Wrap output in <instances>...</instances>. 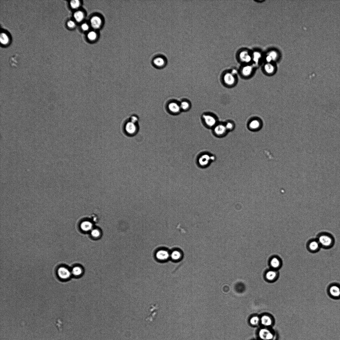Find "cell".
I'll return each instance as SVG.
<instances>
[{"label":"cell","instance_id":"cell-17","mask_svg":"<svg viewBox=\"0 0 340 340\" xmlns=\"http://www.w3.org/2000/svg\"><path fill=\"white\" fill-rule=\"evenodd\" d=\"M81 228L82 231H88L92 230L93 223L89 221L83 222L81 224Z\"/></svg>","mask_w":340,"mask_h":340},{"label":"cell","instance_id":"cell-14","mask_svg":"<svg viewBox=\"0 0 340 340\" xmlns=\"http://www.w3.org/2000/svg\"><path fill=\"white\" fill-rule=\"evenodd\" d=\"M261 122L260 120L254 119L250 121L248 124V127L251 130H258L261 127Z\"/></svg>","mask_w":340,"mask_h":340},{"label":"cell","instance_id":"cell-35","mask_svg":"<svg viewBox=\"0 0 340 340\" xmlns=\"http://www.w3.org/2000/svg\"><path fill=\"white\" fill-rule=\"evenodd\" d=\"M82 30L85 31L88 30L89 29V26L86 23L83 24L81 25Z\"/></svg>","mask_w":340,"mask_h":340},{"label":"cell","instance_id":"cell-20","mask_svg":"<svg viewBox=\"0 0 340 340\" xmlns=\"http://www.w3.org/2000/svg\"><path fill=\"white\" fill-rule=\"evenodd\" d=\"M262 324L264 326H269L272 324V321L271 318L268 316L265 315L261 318Z\"/></svg>","mask_w":340,"mask_h":340},{"label":"cell","instance_id":"cell-37","mask_svg":"<svg viewBox=\"0 0 340 340\" xmlns=\"http://www.w3.org/2000/svg\"><path fill=\"white\" fill-rule=\"evenodd\" d=\"M266 60L268 62H270L272 60L271 57L268 55L267 57Z\"/></svg>","mask_w":340,"mask_h":340},{"label":"cell","instance_id":"cell-6","mask_svg":"<svg viewBox=\"0 0 340 340\" xmlns=\"http://www.w3.org/2000/svg\"><path fill=\"white\" fill-rule=\"evenodd\" d=\"M213 128L214 134L218 137L225 136L228 132L225 124H217Z\"/></svg>","mask_w":340,"mask_h":340},{"label":"cell","instance_id":"cell-34","mask_svg":"<svg viewBox=\"0 0 340 340\" xmlns=\"http://www.w3.org/2000/svg\"><path fill=\"white\" fill-rule=\"evenodd\" d=\"M268 56L271 57L272 60H275L277 57V54L276 52L272 51L269 53Z\"/></svg>","mask_w":340,"mask_h":340},{"label":"cell","instance_id":"cell-11","mask_svg":"<svg viewBox=\"0 0 340 340\" xmlns=\"http://www.w3.org/2000/svg\"><path fill=\"white\" fill-rule=\"evenodd\" d=\"M223 81L226 85L232 86L235 85L236 80L233 74L231 73H227L224 76Z\"/></svg>","mask_w":340,"mask_h":340},{"label":"cell","instance_id":"cell-3","mask_svg":"<svg viewBox=\"0 0 340 340\" xmlns=\"http://www.w3.org/2000/svg\"><path fill=\"white\" fill-rule=\"evenodd\" d=\"M152 64L154 67L158 69L162 68L167 63V58L161 54H156L153 56L151 60Z\"/></svg>","mask_w":340,"mask_h":340},{"label":"cell","instance_id":"cell-15","mask_svg":"<svg viewBox=\"0 0 340 340\" xmlns=\"http://www.w3.org/2000/svg\"><path fill=\"white\" fill-rule=\"evenodd\" d=\"M329 292L331 296L335 298L340 296V288L337 285L331 286L329 289Z\"/></svg>","mask_w":340,"mask_h":340},{"label":"cell","instance_id":"cell-4","mask_svg":"<svg viewBox=\"0 0 340 340\" xmlns=\"http://www.w3.org/2000/svg\"><path fill=\"white\" fill-rule=\"evenodd\" d=\"M321 248L317 239H313L309 240L306 244L308 250L312 253L317 252Z\"/></svg>","mask_w":340,"mask_h":340},{"label":"cell","instance_id":"cell-23","mask_svg":"<svg viewBox=\"0 0 340 340\" xmlns=\"http://www.w3.org/2000/svg\"><path fill=\"white\" fill-rule=\"evenodd\" d=\"M252 68L251 66L248 65L246 66L243 68L242 70V73L243 75L246 77H248L251 75L252 72Z\"/></svg>","mask_w":340,"mask_h":340},{"label":"cell","instance_id":"cell-16","mask_svg":"<svg viewBox=\"0 0 340 340\" xmlns=\"http://www.w3.org/2000/svg\"><path fill=\"white\" fill-rule=\"evenodd\" d=\"M101 20L97 16H93L90 20L91 26L94 29L99 28L101 26Z\"/></svg>","mask_w":340,"mask_h":340},{"label":"cell","instance_id":"cell-24","mask_svg":"<svg viewBox=\"0 0 340 340\" xmlns=\"http://www.w3.org/2000/svg\"><path fill=\"white\" fill-rule=\"evenodd\" d=\"M265 69L266 72L270 74H272L275 72V68L271 64H267L265 66Z\"/></svg>","mask_w":340,"mask_h":340},{"label":"cell","instance_id":"cell-32","mask_svg":"<svg viewBox=\"0 0 340 340\" xmlns=\"http://www.w3.org/2000/svg\"><path fill=\"white\" fill-rule=\"evenodd\" d=\"M259 319L258 317H254L252 318L250 320V322L252 325H255L258 324L259 322Z\"/></svg>","mask_w":340,"mask_h":340},{"label":"cell","instance_id":"cell-9","mask_svg":"<svg viewBox=\"0 0 340 340\" xmlns=\"http://www.w3.org/2000/svg\"><path fill=\"white\" fill-rule=\"evenodd\" d=\"M271 267L274 270H277L280 269L283 265V262L279 257L274 256L271 259L270 261Z\"/></svg>","mask_w":340,"mask_h":340},{"label":"cell","instance_id":"cell-19","mask_svg":"<svg viewBox=\"0 0 340 340\" xmlns=\"http://www.w3.org/2000/svg\"><path fill=\"white\" fill-rule=\"evenodd\" d=\"M181 252L178 250H174L170 254V258L175 261L180 260L181 258Z\"/></svg>","mask_w":340,"mask_h":340},{"label":"cell","instance_id":"cell-5","mask_svg":"<svg viewBox=\"0 0 340 340\" xmlns=\"http://www.w3.org/2000/svg\"><path fill=\"white\" fill-rule=\"evenodd\" d=\"M203 118L206 125L209 127L213 128L217 124L216 117L212 115H203Z\"/></svg>","mask_w":340,"mask_h":340},{"label":"cell","instance_id":"cell-27","mask_svg":"<svg viewBox=\"0 0 340 340\" xmlns=\"http://www.w3.org/2000/svg\"><path fill=\"white\" fill-rule=\"evenodd\" d=\"M0 41L2 43L6 44L9 42V39L6 34L4 33H2L0 36Z\"/></svg>","mask_w":340,"mask_h":340},{"label":"cell","instance_id":"cell-31","mask_svg":"<svg viewBox=\"0 0 340 340\" xmlns=\"http://www.w3.org/2000/svg\"><path fill=\"white\" fill-rule=\"evenodd\" d=\"M70 5L73 9H77L80 5V2L78 0H74L71 1L70 3Z\"/></svg>","mask_w":340,"mask_h":340},{"label":"cell","instance_id":"cell-8","mask_svg":"<svg viewBox=\"0 0 340 340\" xmlns=\"http://www.w3.org/2000/svg\"><path fill=\"white\" fill-rule=\"evenodd\" d=\"M156 256V259L160 261H165L170 258V254L167 250H160L157 251Z\"/></svg>","mask_w":340,"mask_h":340},{"label":"cell","instance_id":"cell-10","mask_svg":"<svg viewBox=\"0 0 340 340\" xmlns=\"http://www.w3.org/2000/svg\"><path fill=\"white\" fill-rule=\"evenodd\" d=\"M213 157L208 155H203L199 158L198 162L201 166H207L210 164L211 160H213Z\"/></svg>","mask_w":340,"mask_h":340},{"label":"cell","instance_id":"cell-28","mask_svg":"<svg viewBox=\"0 0 340 340\" xmlns=\"http://www.w3.org/2000/svg\"><path fill=\"white\" fill-rule=\"evenodd\" d=\"M225 125L228 131L233 130L235 127L234 123L231 121L227 122Z\"/></svg>","mask_w":340,"mask_h":340},{"label":"cell","instance_id":"cell-22","mask_svg":"<svg viewBox=\"0 0 340 340\" xmlns=\"http://www.w3.org/2000/svg\"><path fill=\"white\" fill-rule=\"evenodd\" d=\"M74 17L77 21L81 22L84 19V14L81 11H77L74 14Z\"/></svg>","mask_w":340,"mask_h":340},{"label":"cell","instance_id":"cell-1","mask_svg":"<svg viewBox=\"0 0 340 340\" xmlns=\"http://www.w3.org/2000/svg\"><path fill=\"white\" fill-rule=\"evenodd\" d=\"M139 118L137 116L132 114L124 120L121 125L123 133L128 136H135L138 131Z\"/></svg>","mask_w":340,"mask_h":340},{"label":"cell","instance_id":"cell-13","mask_svg":"<svg viewBox=\"0 0 340 340\" xmlns=\"http://www.w3.org/2000/svg\"><path fill=\"white\" fill-rule=\"evenodd\" d=\"M168 108L169 110L174 114L179 113L181 110L180 104L176 102L170 103Z\"/></svg>","mask_w":340,"mask_h":340},{"label":"cell","instance_id":"cell-25","mask_svg":"<svg viewBox=\"0 0 340 340\" xmlns=\"http://www.w3.org/2000/svg\"><path fill=\"white\" fill-rule=\"evenodd\" d=\"M82 269L80 267H73L72 269V273L74 276H80L82 274Z\"/></svg>","mask_w":340,"mask_h":340},{"label":"cell","instance_id":"cell-29","mask_svg":"<svg viewBox=\"0 0 340 340\" xmlns=\"http://www.w3.org/2000/svg\"><path fill=\"white\" fill-rule=\"evenodd\" d=\"M88 37L89 40L91 41L94 40L97 38V34L94 31H90L88 33Z\"/></svg>","mask_w":340,"mask_h":340},{"label":"cell","instance_id":"cell-2","mask_svg":"<svg viewBox=\"0 0 340 340\" xmlns=\"http://www.w3.org/2000/svg\"><path fill=\"white\" fill-rule=\"evenodd\" d=\"M317 239L321 248L325 249H329L334 245L335 239L333 236L326 232H322L319 234Z\"/></svg>","mask_w":340,"mask_h":340},{"label":"cell","instance_id":"cell-26","mask_svg":"<svg viewBox=\"0 0 340 340\" xmlns=\"http://www.w3.org/2000/svg\"><path fill=\"white\" fill-rule=\"evenodd\" d=\"M180 105L181 110L184 111L188 110L190 107V104L186 101H182Z\"/></svg>","mask_w":340,"mask_h":340},{"label":"cell","instance_id":"cell-12","mask_svg":"<svg viewBox=\"0 0 340 340\" xmlns=\"http://www.w3.org/2000/svg\"><path fill=\"white\" fill-rule=\"evenodd\" d=\"M57 273L60 278L67 279L71 275V273L68 269L64 267H61L57 271Z\"/></svg>","mask_w":340,"mask_h":340},{"label":"cell","instance_id":"cell-30","mask_svg":"<svg viewBox=\"0 0 340 340\" xmlns=\"http://www.w3.org/2000/svg\"><path fill=\"white\" fill-rule=\"evenodd\" d=\"M91 235L94 238H98L101 235L100 231L97 229H93L91 232Z\"/></svg>","mask_w":340,"mask_h":340},{"label":"cell","instance_id":"cell-7","mask_svg":"<svg viewBox=\"0 0 340 340\" xmlns=\"http://www.w3.org/2000/svg\"><path fill=\"white\" fill-rule=\"evenodd\" d=\"M259 334L260 338L264 340H272L274 338V335L271 332L266 329H261Z\"/></svg>","mask_w":340,"mask_h":340},{"label":"cell","instance_id":"cell-33","mask_svg":"<svg viewBox=\"0 0 340 340\" xmlns=\"http://www.w3.org/2000/svg\"><path fill=\"white\" fill-rule=\"evenodd\" d=\"M261 57L260 54L258 52H255L254 53V60L255 62H258Z\"/></svg>","mask_w":340,"mask_h":340},{"label":"cell","instance_id":"cell-18","mask_svg":"<svg viewBox=\"0 0 340 340\" xmlns=\"http://www.w3.org/2000/svg\"><path fill=\"white\" fill-rule=\"evenodd\" d=\"M278 274L276 270L273 269L268 271L266 274V278L267 280L270 281L275 280L277 277Z\"/></svg>","mask_w":340,"mask_h":340},{"label":"cell","instance_id":"cell-21","mask_svg":"<svg viewBox=\"0 0 340 340\" xmlns=\"http://www.w3.org/2000/svg\"><path fill=\"white\" fill-rule=\"evenodd\" d=\"M240 57L242 61L246 63L249 62L251 59V56L246 51H243L240 53Z\"/></svg>","mask_w":340,"mask_h":340},{"label":"cell","instance_id":"cell-36","mask_svg":"<svg viewBox=\"0 0 340 340\" xmlns=\"http://www.w3.org/2000/svg\"><path fill=\"white\" fill-rule=\"evenodd\" d=\"M68 26L70 28H73L75 27V23L72 21H69L67 23Z\"/></svg>","mask_w":340,"mask_h":340},{"label":"cell","instance_id":"cell-38","mask_svg":"<svg viewBox=\"0 0 340 340\" xmlns=\"http://www.w3.org/2000/svg\"><path fill=\"white\" fill-rule=\"evenodd\" d=\"M237 73V71L235 69H234L232 70L231 73L233 74L234 75Z\"/></svg>","mask_w":340,"mask_h":340}]
</instances>
